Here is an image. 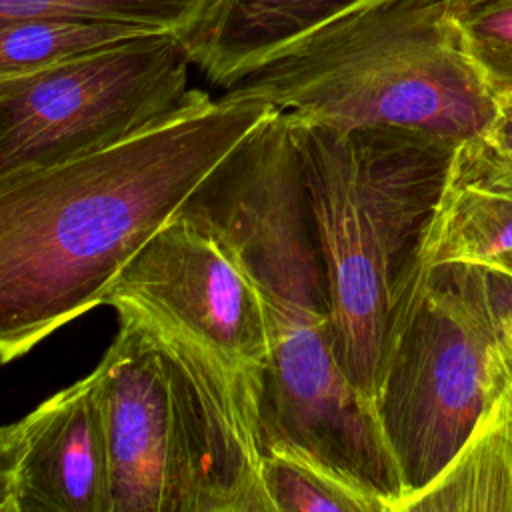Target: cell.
Returning <instances> with one entry per match:
<instances>
[{
  "mask_svg": "<svg viewBox=\"0 0 512 512\" xmlns=\"http://www.w3.org/2000/svg\"><path fill=\"white\" fill-rule=\"evenodd\" d=\"M512 252V176L488 158L478 138L456 144L426 230L420 268L488 266Z\"/></svg>",
  "mask_w": 512,
  "mask_h": 512,
  "instance_id": "8fae6325",
  "label": "cell"
},
{
  "mask_svg": "<svg viewBox=\"0 0 512 512\" xmlns=\"http://www.w3.org/2000/svg\"><path fill=\"white\" fill-rule=\"evenodd\" d=\"M144 34L156 32L78 18H28L0 24V82Z\"/></svg>",
  "mask_w": 512,
  "mask_h": 512,
  "instance_id": "4fadbf2b",
  "label": "cell"
},
{
  "mask_svg": "<svg viewBox=\"0 0 512 512\" xmlns=\"http://www.w3.org/2000/svg\"><path fill=\"white\" fill-rule=\"evenodd\" d=\"M178 210L204 226L258 290L270 346L264 448L296 450L392 512L404 484L372 406L334 354L328 280L288 114L274 110Z\"/></svg>",
  "mask_w": 512,
  "mask_h": 512,
  "instance_id": "7a4b0ae2",
  "label": "cell"
},
{
  "mask_svg": "<svg viewBox=\"0 0 512 512\" xmlns=\"http://www.w3.org/2000/svg\"><path fill=\"white\" fill-rule=\"evenodd\" d=\"M274 512H386V504L320 462L282 446L264 448Z\"/></svg>",
  "mask_w": 512,
  "mask_h": 512,
  "instance_id": "5bb4252c",
  "label": "cell"
},
{
  "mask_svg": "<svg viewBox=\"0 0 512 512\" xmlns=\"http://www.w3.org/2000/svg\"><path fill=\"white\" fill-rule=\"evenodd\" d=\"M448 12L486 88L512 94V0H448Z\"/></svg>",
  "mask_w": 512,
  "mask_h": 512,
  "instance_id": "2e32d148",
  "label": "cell"
},
{
  "mask_svg": "<svg viewBox=\"0 0 512 512\" xmlns=\"http://www.w3.org/2000/svg\"><path fill=\"white\" fill-rule=\"evenodd\" d=\"M212 0H0V24L28 18H78L184 36Z\"/></svg>",
  "mask_w": 512,
  "mask_h": 512,
  "instance_id": "9a60e30c",
  "label": "cell"
},
{
  "mask_svg": "<svg viewBox=\"0 0 512 512\" xmlns=\"http://www.w3.org/2000/svg\"><path fill=\"white\" fill-rule=\"evenodd\" d=\"M476 138L488 158L512 176V94L496 98L494 116Z\"/></svg>",
  "mask_w": 512,
  "mask_h": 512,
  "instance_id": "e0dca14e",
  "label": "cell"
},
{
  "mask_svg": "<svg viewBox=\"0 0 512 512\" xmlns=\"http://www.w3.org/2000/svg\"><path fill=\"white\" fill-rule=\"evenodd\" d=\"M224 92L336 128L406 126L456 142L482 134L496 110L448 0H386L336 16Z\"/></svg>",
  "mask_w": 512,
  "mask_h": 512,
  "instance_id": "277c9868",
  "label": "cell"
},
{
  "mask_svg": "<svg viewBox=\"0 0 512 512\" xmlns=\"http://www.w3.org/2000/svg\"><path fill=\"white\" fill-rule=\"evenodd\" d=\"M394 512H512V378L494 354V384L466 442Z\"/></svg>",
  "mask_w": 512,
  "mask_h": 512,
  "instance_id": "7c38bea8",
  "label": "cell"
},
{
  "mask_svg": "<svg viewBox=\"0 0 512 512\" xmlns=\"http://www.w3.org/2000/svg\"><path fill=\"white\" fill-rule=\"evenodd\" d=\"M20 452V420L0 426V512H10L12 476Z\"/></svg>",
  "mask_w": 512,
  "mask_h": 512,
  "instance_id": "ac0fdd59",
  "label": "cell"
},
{
  "mask_svg": "<svg viewBox=\"0 0 512 512\" xmlns=\"http://www.w3.org/2000/svg\"><path fill=\"white\" fill-rule=\"evenodd\" d=\"M104 304L170 320L254 388L262 404L270 346L258 290L220 242L180 210L124 266Z\"/></svg>",
  "mask_w": 512,
  "mask_h": 512,
  "instance_id": "52a82bcc",
  "label": "cell"
},
{
  "mask_svg": "<svg viewBox=\"0 0 512 512\" xmlns=\"http://www.w3.org/2000/svg\"><path fill=\"white\" fill-rule=\"evenodd\" d=\"M324 260L336 360L372 406L390 330L456 140L406 126L336 128L286 112Z\"/></svg>",
  "mask_w": 512,
  "mask_h": 512,
  "instance_id": "3957f363",
  "label": "cell"
},
{
  "mask_svg": "<svg viewBox=\"0 0 512 512\" xmlns=\"http://www.w3.org/2000/svg\"><path fill=\"white\" fill-rule=\"evenodd\" d=\"M482 268L494 270V272H500V274L512 278V252L506 254V256H502V258H498V260H494V262L488 264V266H482Z\"/></svg>",
  "mask_w": 512,
  "mask_h": 512,
  "instance_id": "d6986e66",
  "label": "cell"
},
{
  "mask_svg": "<svg viewBox=\"0 0 512 512\" xmlns=\"http://www.w3.org/2000/svg\"><path fill=\"white\" fill-rule=\"evenodd\" d=\"M120 328L100 368L112 512H190V486L162 360L144 330Z\"/></svg>",
  "mask_w": 512,
  "mask_h": 512,
  "instance_id": "ba28073f",
  "label": "cell"
},
{
  "mask_svg": "<svg viewBox=\"0 0 512 512\" xmlns=\"http://www.w3.org/2000/svg\"><path fill=\"white\" fill-rule=\"evenodd\" d=\"M380 2L386 0H212L180 42L190 64L226 90L312 28Z\"/></svg>",
  "mask_w": 512,
  "mask_h": 512,
  "instance_id": "30bf717a",
  "label": "cell"
},
{
  "mask_svg": "<svg viewBox=\"0 0 512 512\" xmlns=\"http://www.w3.org/2000/svg\"><path fill=\"white\" fill-rule=\"evenodd\" d=\"M190 60L156 32L0 82V186L102 150L184 104Z\"/></svg>",
  "mask_w": 512,
  "mask_h": 512,
  "instance_id": "8992f818",
  "label": "cell"
},
{
  "mask_svg": "<svg viewBox=\"0 0 512 512\" xmlns=\"http://www.w3.org/2000/svg\"><path fill=\"white\" fill-rule=\"evenodd\" d=\"M100 368L20 418L10 512H112Z\"/></svg>",
  "mask_w": 512,
  "mask_h": 512,
  "instance_id": "9c48e42d",
  "label": "cell"
},
{
  "mask_svg": "<svg viewBox=\"0 0 512 512\" xmlns=\"http://www.w3.org/2000/svg\"><path fill=\"white\" fill-rule=\"evenodd\" d=\"M494 354L486 270L420 268L392 324L374 396L404 484L400 502L432 482L470 436L494 384Z\"/></svg>",
  "mask_w": 512,
  "mask_h": 512,
  "instance_id": "5b68a950",
  "label": "cell"
},
{
  "mask_svg": "<svg viewBox=\"0 0 512 512\" xmlns=\"http://www.w3.org/2000/svg\"><path fill=\"white\" fill-rule=\"evenodd\" d=\"M274 110L192 88L124 140L0 186V364L104 304L136 252Z\"/></svg>",
  "mask_w": 512,
  "mask_h": 512,
  "instance_id": "6da1fadb",
  "label": "cell"
}]
</instances>
